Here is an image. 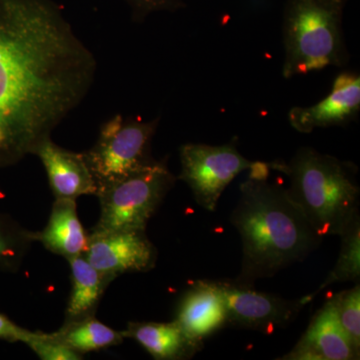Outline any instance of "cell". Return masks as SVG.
<instances>
[{"label": "cell", "mask_w": 360, "mask_h": 360, "mask_svg": "<svg viewBox=\"0 0 360 360\" xmlns=\"http://www.w3.org/2000/svg\"><path fill=\"white\" fill-rule=\"evenodd\" d=\"M341 246L340 257L319 288L314 292L302 297L305 305L314 300L317 295L328 286L335 283L356 281L360 277V219L355 217L340 234Z\"/></svg>", "instance_id": "obj_18"}, {"label": "cell", "mask_w": 360, "mask_h": 360, "mask_svg": "<svg viewBox=\"0 0 360 360\" xmlns=\"http://www.w3.org/2000/svg\"><path fill=\"white\" fill-rule=\"evenodd\" d=\"M32 155L44 165L56 200H77L79 196L96 195V180L84 153L61 148L47 137L35 146Z\"/></svg>", "instance_id": "obj_11"}, {"label": "cell", "mask_w": 360, "mask_h": 360, "mask_svg": "<svg viewBox=\"0 0 360 360\" xmlns=\"http://www.w3.org/2000/svg\"><path fill=\"white\" fill-rule=\"evenodd\" d=\"M360 350L352 345L336 319L330 300L310 321L295 347L279 357L281 360L359 359Z\"/></svg>", "instance_id": "obj_12"}, {"label": "cell", "mask_w": 360, "mask_h": 360, "mask_svg": "<svg viewBox=\"0 0 360 360\" xmlns=\"http://www.w3.org/2000/svg\"><path fill=\"white\" fill-rule=\"evenodd\" d=\"M269 167L288 176L286 193L322 238L340 236L359 217L360 189L352 163L302 148L290 161H274Z\"/></svg>", "instance_id": "obj_3"}, {"label": "cell", "mask_w": 360, "mask_h": 360, "mask_svg": "<svg viewBox=\"0 0 360 360\" xmlns=\"http://www.w3.org/2000/svg\"><path fill=\"white\" fill-rule=\"evenodd\" d=\"M52 333L61 342L82 355L116 347L125 340L122 331L115 330L99 321L96 316L63 323L58 331Z\"/></svg>", "instance_id": "obj_17"}, {"label": "cell", "mask_w": 360, "mask_h": 360, "mask_svg": "<svg viewBox=\"0 0 360 360\" xmlns=\"http://www.w3.org/2000/svg\"><path fill=\"white\" fill-rule=\"evenodd\" d=\"M269 169L255 161L231 215L243 245L240 272L232 281L245 288L302 262L323 240L286 189L267 180Z\"/></svg>", "instance_id": "obj_2"}, {"label": "cell", "mask_w": 360, "mask_h": 360, "mask_svg": "<svg viewBox=\"0 0 360 360\" xmlns=\"http://www.w3.org/2000/svg\"><path fill=\"white\" fill-rule=\"evenodd\" d=\"M122 333L124 338L139 342L155 359H191L203 347L191 340L174 321L130 322Z\"/></svg>", "instance_id": "obj_14"}, {"label": "cell", "mask_w": 360, "mask_h": 360, "mask_svg": "<svg viewBox=\"0 0 360 360\" xmlns=\"http://www.w3.org/2000/svg\"><path fill=\"white\" fill-rule=\"evenodd\" d=\"M34 243L37 232L28 231L7 215L0 214V271H18Z\"/></svg>", "instance_id": "obj_19"}, {"label": "cell", "mask_w": 360, "mask_h": 360, "mask_svg": "<svg viewBox=\"0 0 360 360\" xmlns=\"http://www.w3.org/2000/svg\"><path fill=\"white\" fill-rule=\"evenodd\" d=\"M84 257L112 283L116 277L155 269L158 250L141 229L91 231Z\"/></svg>", "instance_id": "obj_9"}, {"label": "cell", "mask_w": 360, "mask_h": 360, "mask_svg": "<svg viewBox=\"0 0 360 360\" xmlns=\"http://www.w3.org/2000/svg\"><path fill=\"white\" fill-rule=\"evenodd\" d=\"M92 52L46 0H0V168L32 155L89 94Z\"/></svg>", "instance_id": "obj_1"}, {"label": "cell", "mask_w": 360, "mask_h": 360, "mask_svg": "<svg viewBox=\"0 0 360 360\" xmlns=\"http://www.w3.org/2000/svg\"><path fill=\"white\" fill-rule=\"evenodd\" d=\"M30 330L20 328L6 315L0 314V340L8 342H25Z\"/></svg>", "instance_id": "obj_22"}, {"label": "cell", "mask_w": 360, "mask_h": 360, "mask_svg": "<svg viewBox=\"0 0 360 360\" xmlns=\"http://www.w3.org/2000/svg\"><path fill=\"white\" fill-rule=\"evenodd\" d=\"M174 321L191 340L201 345L206 338L227 326L219 281H195L182 295Z\"/></svg>", "instance_id": "obj_13"}, {"label": "cell", "mask_w": 360, "mask_h": 360, "mask_svg": "<svg viewBox=\"0 0 360 360\" xmlns=\"http://www.w3.org/2000/svg\"><path fill=\"white\" fill-rule=\"evenodd\" d=\"M68 262L71 272V291L65 323L96 316L104 291L111 283L87 262L84 255L70 258Z\"/></svg>", "instance_id": "obj_16"}, {"label": "cell", "mask_w": 360, "mask_h": 360, "mask_svg": "<svg viewBox=\"0 0 360 360\" xmlns=\"http://www.w3.org/2000/svg\"><path fill=\"white\" fill-rule=\"evenodd\" d=\"M25 345L42 360H82L84 355L77 354L58 340L53 333L30 331Z\"/></svg>", "instance_id": "obj_21"}, {"label": "cell", "mask_w": 360, "mask_h": 360, "mask_svg": "<svg viewBox=\"0 0 360 360\" xmlns=\"http://www.w3.org/2000/svg\"><path fill=\"white\" fill-rule=\"evenodd\" d=\"M179 153V179L191 187L196 202L212 212L226 186L255 162L246 160L232 144L186 143L180 148Z\"/></svg>", "instance_id": "obj_7"}, {"label": "cell", "mask_w": 360, "mask_h": 360, "mask_svg": "<svg viewBox=\"0 0 360 360\" xmlns=\"http://www.w3.org/2000/svg\"><path fill=\"white\" fill-rule=\"evenodd\" d=\"M226 312L227 326L258 333H274L295 321L305 307L302 298L285 300L259 292L232 281H219Z\"/></svg>", "instance_id": "obj_8"}, {"label": "cell", "mask_w": 360, "mask_h": 360, "mask_svg": "<svg viewBox=\"0 0 360 360\" xmlns=\"http://www.w3.org/2000/svg\"><path fill=\"white\" fill-rule=\"evenodd\" d=\"M360 110V77L343 72L335 78L333 89L326 98L307 108H291L288 120L302 134L316 129L343 125L354 120Z\"/></svg>", "instance_id": "obj_10"}, {"label": "cell", "mask_w": 360, "mask_h": 360, "mask_svg": "<svg viewBox=\"0 0 360 360\" xmlns=\"http://www.w3.org/2000/svg\"><path fill=\"white\" fill-rule=\"evenodd\" d=\"M158 125V120L141 122L120 115L103 123L96 144L84 153L97 191L155 162L151 142Z\"/></svg>", "instance_id": "obj_6"}, {"label": "cell", "mask_w": 360, "mask_h": 360, "mask_svg": "<svg viewBox=\"0 0 360 360\" xmlns=\"http://www.w3.org/2000/svg\"><path fill=\"white\" fill-rule=\"evenodd\" d=\"M165 161L153 165L120 181L98 189L101 217L92 231L141 229L155 215L175 184Z\"/></svg>", "instance_id": "obj_5"}, {"label": "cell", "mask_w": 360, "mask_h": 360, "mask_svg": "<svg viewBox=\"0 0 360 360\" xmlns=\"http://www.w3.org/2000/svg\"><path fill=\"white\" fill-rule=\"evenodd\" d=\"M135 4L143 13L174 6L172 0H135Z\"/></svg>", "instance_id": "obj_23"}, {"label": "cell", "mask_w": 360, "mask_h": 360, "mask_svg": "<svg viewBox=\"0 0 360 360\" xmlns=\"http://www.w3.org/2000/svg\"><path fill=\"white\" fill-rule=\"evenodd\" d=\"M347 0H290L283 25V77L292 78L348 59L342 11Z\"/></svg>", "instance_id": "obj_4"}, {"label": "cell", "mask_w": 360, "mask_h": 360, "mask_svg": "<svg viewBox=\"0 0 360 360\" xmlns=\"http://www.w3.org/2000/svg\"><path fill=\"white\" fill-rule=\"evenodd\" d=\"M336 319L352 345L360 350V285L341 291L330 298Z\"/></svg>", "instance_id": "obj_20"}, {"label": "cell", "mask_w": 360, "mask_h": 360, "mask_svg": "<svg viewBox=\"0 0 360 360\" xmlns=\"http://www.w3.org/2000/svg\"><path fill=\"white\" fill-rule=\"evenodd\" d=\"M89 234L77 214V200H56L44 231L37 232V243L66 260L84 255Z\"/></svg>", "instance_id": "obj_15"}]
</instances>
